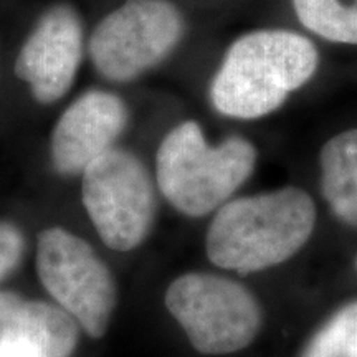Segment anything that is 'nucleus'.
Returning <instances> with one entry per match:
<instances>
[{
	"label": "nucleus",
	"instance_id": "obj_1",
	"mask_svg": "<svg viewBox=\"0 0 357 357\" xmlns=\"http://www.w3.org/2000/svg\"><path fill=\"white\" fill-rule=\"evenodd\" d=\"M314 225V202L298 187L230 200L208 227L207 257L223 270L257 273L300 252Z\"/></svg>",
	"mask_w": 357,
	"mask_h": 357
},
{
	"label": "nucleus",
	"instance_id": "obj_2",
	"mask_svg": "<svg viewBox=\"0 0 357 357\" xmlns=\"http://www.w3.org/2000/svg\"><path fill=\"white\" fill-rule=\"evenodd\" d=\"M319 63L316 47L288 30L243 35L227 52L211 86L213 108L223 116L257 119L278 109L310 82Z\"/></svg>",
	"mask_w": 357,
	"mask_h": 357
},
{
	"label": "nucleus",
	"instance_id": "obj_3",
	"mask_svg": "<svg viewBox=\"0 0 357 357\" xmlns=\"http://www.w3.org/2000/svg\"><path fill=\"white\" fill-rule=\"evenodd\" d=\"M257 151L243 137L231 136L208 146L197 123L185 121L160 142L155 155L158 184L176 211L204 217L222 207L252 176Z\"/></svg>",
	"mask_w": 357,
	"mask_h": 357
},
{
	"label": "nucleus",
	"instance_id": "obj_4",
	"mask_svg": "<svg viewBox=\"0 0 357 357\" xmlns=\"http://www.w3.org/2000/svg\"><path fill=\"white\" fill-rule=\"evenodd\" d=\"M167 311L182 326L195 351L223 356L255 341L261 306L242 283L211 273H187L169 284Z\"/></svg>",
	"mask_w": 357,
	"mask_h": 357
},
{
	"label": "nucleus",
	"instance_id": "obj_5",
	"mask_svg": "<svg viewBox=\"0 0 357 357\" xmlns=\"http://www.w3.org/2000/svg\"><path fill=\"white\" fill-rule=\"evenodd\" d=\"M83 204L106 247L129 252L146 240L155 217V192L144 164L111 147L83 171Z\"/></svg>",
	"mask_w": 357,
	"mask_h": 357
},
{
	"label": "nucleus",
	"instance_id": "obj_6",
	"mask_svg": "<svg viewBox=\"0 0 357 357\" xmlns=\"http://www.w3.org/2000/svg\"><path fill=\"white\" fill-rule=\"evenodd\" d=\"M37 271L45 289L91 337L108 331L116 284L106 263L79 236L47 229L38 236Z\"/></svg>",
	"mask_w": 357,
	"mask_h": 357
},
{
	"label": "nucleus",
	"instance_id": "obj_7",
	"mask_svg": "<svg viewBox=\"0 0 357 357\" xmlns=\"http://www.w3.org/2000/svg\"><path fill=\"white\" fill-rule=\"evenodd\" d=\"M184 32L167 0H128L96 25L89 40L95 68L111 82H131L162 61Z\"/></svg>",
	"mask_w": 357,
	"mask_h": 357
},
{
	"label": "nucleus",
	"instance_id": "obj_8",
	"mask_svg": "<svg viewBox=\"0 0 357 357\" xmlns=\"http://www.w3.org/2000/svg\"><path fill=\"white\" fill-rule=\"evenodd\" d=\"M83 52V26L73 8L56 6L40 19L15 61V73L37 101L55 102L71 88Z\"/></svg>",
	"mask_w": 357,
	"mask_h": 357
},
{
	"label": "nucleus",
	"instance_id": "obj_9",
	"mask_svg": "<svg viewBox=\"0 0 357 357\" xmlns=\"http://www.w3.org/2000/svg\"><path fill=\"white\" fill-rule=\"evenodd\" d=\"M128 124L121 98L88 91L58 119L52 134V164L61 176L83 174L93 160L109 151Z\"/></svg>",
	"mask_w": 357,
	"mask_h": 357
},
{
	"label": "nucleus",
	"instance_id": "obj_10",
	"mask_svg": "<svg viewBox=\"0 0 357 357\" xmlns=\"http://www.w3.org/2000/svg\"><path fill=\"white\" fill-rule=\"evenodd\" d=\"M78 326L61 307L0 291V357H70Z\"/></svg>",
	"mask_w": 357,
	"mask_h": 357
},
{
	"label": "nucleus",
	"instance_id": "obj_11",
	"mask_svg": "<svg viewBox=\"0 0 357 357\" xmlns=\"http://www.w3.org/2000/svg\"><path fill=\"white\" fill-rule=\"evenodd\" d=\"M321 187L334 215L357 229V129L337 134L324 144Z\"/></svg>",
	"mask_w": 357,
	"mask_h": 357
},
{
	"label": "nucleus",
	"instance_id": "obj_12",
	"mask_svg": "<svg viewBox=\"0 0 357 357\" xmlns=\"http://www.w3.org/2000/svg\"><path fill=\"white\" fill-rule=\"evenodd\" d=\"M298 19L329 42L357 45V0H293Z\"/></svg>",
	"mask_w": 357,
	"mask_h": 357
},
{
	"label": "nucleus",
	"instance_id": "obj_13",
	"mask_svg": "<svg viewBox=\"0 0 357 357\" xmlns=\"http://www.w3.org/2000/svg\"><path fill=\"white\" fill-rule=\"evenodd\" d=\"M303 357H357V301L342 306L321 326Z\"/></svg>",
	"mask_w": 357,
	"mask_h": 357
},
{
	"label": "nucleus",
	"instance_id": "obj_14",
	"mask_svg": "<svg viewBox=\"0 0 357 357\" xmlns=\"http://www.w3.org/2000/svg\"><path fill=\"white\" fill-rule=\"evenodd\" d=\"M25 240L22 231L8 222H0V280L19 266L24 257Z\"/></svg>",
	"mask_w": 357,
	"mask_h": 357
},
{
	"label": "nucleus",
	"instance_id": "obj_15",
	"mask_svg": "<svg viewBox=\"0 0 357 357\" xmlns=\"http://www.w3.org/2000/svg\"><path fill=\"white\" fill-rule=\"evenodd\" d=\"M356 268H357V258H356Z\"/></svg>",
	"mask_w": 357,
	"mask_h": 357
}]
</instances>
